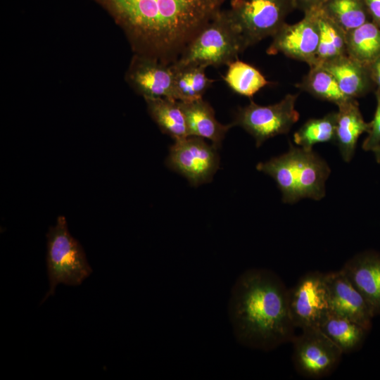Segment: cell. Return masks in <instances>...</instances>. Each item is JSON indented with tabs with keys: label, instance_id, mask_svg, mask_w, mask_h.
Instances as JSON below:
<instances>
[{
	"label": "cell",
	"instance_id": "obj_1",
	"mask_svg": "<svg viewBox=\"0 0 380 380\" xmlns=\"http://www.w3.org/2000/svg\"><path fill=\"white\" fill-rule=\"evenodd\" d=\"M125 32L134 54L172 65L227 0H91Z\"/></svg>",
	"mask_w": 380,
	"mask_h": 380
},
{
	"label": "cell",
	"instance_id": "obj_2",
	"mask_svg": "<svg viewBox=\"0 0 380 380\" xmlns=\"http://www.w3.org/2000/svg\"><path fill=\"white\" fill-rule=\"evenodd\" d=\"M228 315L237 341L252 349L270 351L291 342L296 336L289 289L268 269H249L237 278L231 291Z\"/></svg>",
	"mask_w": 380,
	"mask_h": 380
},
{
	"label": "cell",
	"instance_id": "obj_3",
	"mask_svg": "<svg viewBox=\"0 0 380 380\" xmlns=\"http://www.w3.org/2000/svg\"><path fill=\"white\" fill-rule=\"evenodd\" d=\"M246 49L229 10L219 11L172 64L175 69L189 66L228 65Z\"/></svg>",
	"mask_w": 380,
	"mask_h": 380
},
{
	"label": "cell",
	"instance_id": "obj_4",
	"mask_svg": "<svg viewBox=\"0 0 380 380\" xmlns=\"http://www.w3.org/2000/svg\"><path fill=\"white\" fill-rule=\"evenodd\" d=\"M46 267L49 289L42 303L55 293L60 284L80 285L92 273L79 241L69 232L66 219L58 216L46 234Z\"/></svg>",
	"mask_w": 380,
	"mask_h": 380
},
{
	"label": "cell",
	"instance_id": "obj_5",
	"mask_svg": "<svg viewBox=\"0 0 380 380\" xmlns=\"http://www.w3.org/2000/svg\"><path fill=\"white\" fill-rule=\"evenodd\" d=\"M230 6L246 49L272 37L295 8L293 0H231Z\"/></svg>",
	"mask_w": 380,
	"mask_h": 380
},
{
	"label": "cell",
	"instance_id": "obj_6",
	"mask_svg": "<svg viewBox=\"0 0 380 380\" xmlns=\"http://www.w3.org/2000/svg\"><path fill=\"white\" fill-rule=\"evenodd\" d=\"M297 98L298 94H289L279 102L268 106L251 100L248 105L239 108L232 124L249 133L258 147L270 138L288 133L299 120L295 108Z\"/></svg>",
	"mask_w": 380,
	"mask_h": 380
},
{
	"label": "cell",
	"instance_id": "obj_7",
	"mask_svg": "<svg viewBox=\"0 0 380 380\" xmlns=\"http://www.w3.org/2000/svg\"><path fill=\"white\" fill-rule=\"evenodd\" d=\"M291 343L294 367L300 376L308 379L329 376L338 367L343 355L318 327L301 330Z\"/></svg>",
	"mask_w": 380,
	"mask_h": 380
},
{
	"label": "cell",
	"instance_id": "obj_8",
	"mask_svg": "<svg viewBox=\"0 0 380 380\" xmlns=\"http://www.w3.org/2000/svg\"><path fill=\"white\" fill-rule=\"evenodd\" d=\"M217 148L203 138L189 136L175 141L170 148L166 164L196 186L209 182L218 169Z\"/></svg>",
	"mask_w": 380,
	"mask_h": 380
},
{
	"label": "cell",
	"instance_id": "obj_9",
	"mask_svg": "<svg viewBox=\"0 0 380 380\" xmlns=\"http://www.w3.org/2000/svg\"><path fill=\"white\" fill-rule=\"evenodd\" d=\"M289 308L296 328L301 330L318 327L329 310V291L325 274L308 272L289 289Z\"/></svg>",
	"mask_w": 380,
	"mask_h": 380
},
{
	"label": "cell",
	"instance_id": "obj_10",
	"mask_svg": "<svg viewBox=\"0 0 380 380\" xmlns=\"http://www.w3.org/2000/svg\"><path fill=\"white\" fill-rule=\"evenodd\" d=\"M317 10L305 13L303 19L296 23H285L272 36L267 53H281L313 66L319 39Z\"/></svg>",
	"mask_w": 380,
	"mask_h": 380
},
{
	"label": "cell",
	"instance_id": "obj_11",
	"mask_svg": "<svg viewBox=\"0 0 380 380\" xmlns=\"http://www.w3.org/2000/svg\"><path fill=\"white\" fill-rule=\"evenodd\" d=\"M126 79L144 99L166 98L175 100V70L171 65L134 54L127 71Z\"/></svg>",
	"mask_w": 380,
	"mask_h": 380
},
{
	"label": "cell",
	"instance_id": "obj_12",
	"mask_svg": "<svg viewBox=\"0 0 380 380\" xmlns=\"http://www.w3.org/2000/svg\"><path fill=\"white\" fill-rule=\"evenodd\" d=\"M329 310L349 319L370 331L374 317L367 303L343 272L325 274Z\"/></svg>",
	"mask_w": 380,
	"mask_h": 380
},
{
	"label": "cell",
	"instance_id": "obj_13",
	"mask_svg": "<svg viewBox=\"0 0 380 380\" xmlns=\"http://www.w3.org/2000/svg\"><path fill=\"white\" fill-rule=\"evenodd\" d=\"M341 270L362 295L373 317L380 315V253L373 251L357 253Z\"/></svg>",
	"mask_w": 380,
	"mask_h": 380
},
{
	"label": "cell",
	"instance_id": "obj_14",
	"mask_svg": "<svg viewBox=\"0 0 380 380\" xmlns=\"http://www.w3.org/2000/svg\"><path fill=\"white\" fill-rule=\"evenodd\" d=\"M330 172L326 161L317 154L299 148L296 172L297 201L303 198L322 199L325 195V182Z\"/></svg>",
	"mask_w": 380,
	"mask_h": 380
},
{
	"label": "cell",
	"instance_id": "obj_15",
	"mask_svg": "<svg viewBox=\"0 0 380 380\" xmlns=\"http://www.w3.org/2000/svg\"><path fill=\"white\" fill-rule=\"evenodd\" d=\"M334 141L346 162L352 159L360 136L369 130L370 123L363 119L355 99L338 106Z\"/></svg>",
	"mask_w": 380,
	"mask_h": 380
},
{
	"label": "cell",
	"instance_id": "obj_16",
	"mask_svg": "<svg viewBox=\"0 0 380 380\" xmlns=\"http://www.w3.org/2000/svg\"><path fill=\"white\" fill-rule=\"evenodd\" d=\"M179 103L185 115L189 136L209 139L213 144L220 146L232 124L222 125L218 122L213 108L203 99Z\"/></svg>",
	"mask_w": 380,
	"mask_h": 380
},
{
	"label": "cell",
	"instance_id": "obj_17",
	"mask_svg": "<svg viewBox=\"0 0 380 380\" xmlns=\"http://www.w3.org/2000/svg\"><path fill=\"white\" fill-rule=\"evenodd\" d=\"M319 66L326 69L335 77L341 91L350 99L364 96L374 85L367 65L348 55Z\"/></svg>",
	"mask_w": 380,
	"mask_h": 380
},
{
	"label": "cell",
	"instance_id": "obj_18",
	"mask_svg": "<svg viewBox=\"0 0 380 380\" xmlns=\"http://www.w3.org/2000/svg\"><path fill=\"white\" fill-rule=\"evenodd\" d=\"M318 328L343 353H350L361 348L369 331L360 324L328 310Z\"/></svg>",
	"mask_w": 380,
	"mask_h": 380
},
{
	"label": "cell",
	"instance_id": "obj_19",
	"mask_svg": "<svg viewBox=\"0 0 380 380\" xmlns=\"http://www.w3.org/2000/svg\"><path fill=\"white\" fill-rule=\"evenodd\" d=\"M148 113L160 130L176 140L189 137L185 115L179 101L145 99Z\"/></svg>",
	"mask_w": 380,
	"mask_h": 380
},
{
	"label": "cell",
	"instance_id": "obj_20",
	"mask_svg": "<svg viewBox=\"0 0 380 380\" xmlns=\"http://www.w3.org/2000/svg\"><path fill=\"white\" fill-rule=\"evenodd\" d=\"M298 151V148L291 144L287 153L265 163H260L256 166L257 170L269 175L275 180L285 203L298 201L295 181Z\"/></svg>",
	"mask_w": 380,
	"mask_h": 380
},
{
	"label": "cell",
	"instance_id": "obj_21",
	"mask_svg": "<svg viewBox=\"0 0 380 380\" xmlns=\"http://www.w3.org/2000/svg\"><path fill=\"white\" fill-rule=\"evenodd\" d=\"M319 39L315 65L348 55L346 32L330 19L320 8L317 10Z\"/></svg>",
	"mask_w": 380,
	"mask_h": 380
},
{
	"label": "cell",
	"instance_id": "obj_22",
	"mask_svg": "<svg viewBox=\"0 0 380 380\" xmlns=\"http://www.w3.org/2000/svg\"><path fill=\"white\" fill-rule=\"evenodd\" d=\"M347 53L369 65L380 56V28L371 20L346 33Z\"/></svg>",
	"mask_w": 380,
	"mask_h": 380
},
{
	"label": "cell",
	"instance_id": "obj_23",
	"mask_svg": "<svg viewBox=\"0 0 380 380\" xmlns=\"http://www.w3.org/2000/svg\"><path fill=\"white\" fill-rule=\"evenodd\" d=\"M296 87L319 99L332 102L337 106L350 99L341 91L335 77L319 65L310 67L309 72Z\"/></svg>",
	"mask_w": 380,
	"mask_h": 380
},
{
	"label": "cell",
	"instance_id": "obj_24",
	"mask_svg": "<svg viewBox=\"0 0 380 380\" xmlns=\"http://www.w3.org/2000/svg\"><path fill=\"white\" fill-rule=\"evenodd\" d=\"M223 80L232 91L248 98L270 83L258 69L238 59L228 65Z\"/></svg>",
	"mask_w": 380,
	"mask_h": 380
},
{
	"label": "cell",
	"instance_id": "obj_25",
	"mask_svg": "<svg viewBox=\"0 0 380 380\" xmlns=\"http://www.w3.org/2000/svg\"><path fill=\"white\" fill-rule=\"evenodd\" d=\"M321 9L346 33L370 20L365 0H327Z\"/></svg>",
	"mask_w": 380,
	"mask_h": 380
},
{
	"label": "cell",
	"instance_id": "obj_26",
	"mask_svg": "<svg viewBox=\"0 0 380 380\" xmlns=\"http://www.w3.org/2000/svg\"><path fill=\"white\" fill-rule=\"evenodd\" d=\"M336 115V112H332L321 118L308 120L294 133V142L306 151H312L316 144L334 140Z\"/></svg>",
	"mask_w": 380,
	"mask_h": 380
},
{
	"label": "cell",
	"instance_id": "obj_27",
	"mask_svg": "<svg viewBox=\"0 0 380 380\" xmlns=\"http://www.w3.org/2000/svg\"><path fill=\"white\" fill-rule=\"evenodd\" d=\"M376 107L367 138L362 143L365 151L374 152L380 146V92L376 91Z\"/></svg>",
	"mask_w": 380,
	"mask_h": 380
},
{
	"label": "cell",
	"instance_id": "obj_28",
	"mask_svg": "<svg viewBox=\"0 0 380 380\" xmlns=\"http://www.w3.org/2000/svg\"><path fill=\"white\" fill-rule=\"evenodd\" d=\"M327 0H293L295 8L304 13L320 8Z\"/></svg>",
	"mask_w": 380,
	"mask_h": 380
},
{
	"label": "cell",
	"instance_id": "obj_29",
	"mask_svg": "<svg viewBox=\"0 0 380 380\" xmlns=\"http://www.w3.org/2000/svg\"><path fill=\"white\" fill-rule=\"evenodd\" d=\"M370 20L380 28V0H365Z\"/></svg>",
	"mask_w": 380,
	"mask_h": 380
},
{
	"label": "cell",
	"instance_id": "obj_30",
	"mask_svg": "<svg viewBox=\"0 0 380 380\" xmlns=\"http://www.w3.org/2000/svg\"><path fill=\"white\" fill-rule=\"evenodd\" d=\"M367 65L371 80L376 87V91L380 92V56Z\"/></svg>",
	"mask_w": 380,
	"mask_h": 380
},
{
	"label": "cell",
	"instance_id": "obj_31",
	"mask_svg": "<svg viewBox=\"0 0 380 380\" xmlns=\"http://www.w3.org/2000/svg\"><path fill=\"white\" fill-rule=\"evenodd\" d=\"M375 153V158L376 160V162L380 163V146L379 147L374 151Z\"/></svg>",
	"mask_w": 380,
	"mask_h": 380
}]
</instances>
